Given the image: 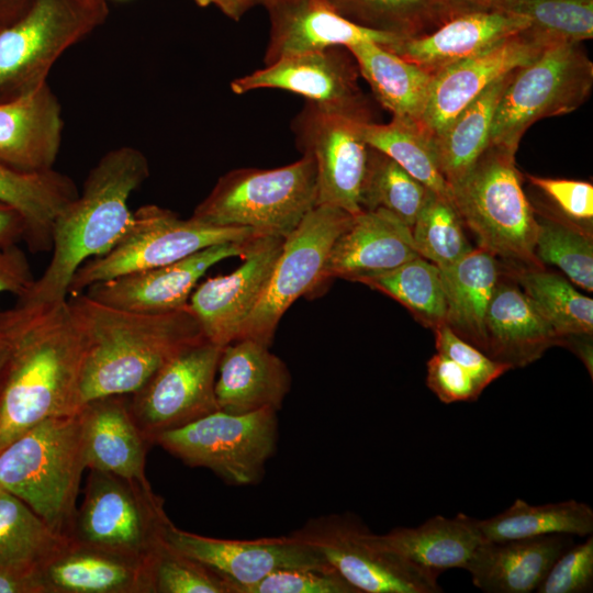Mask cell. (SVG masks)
<instances>
[{"instance_id": "obj_1", "label": "cell", "mask_w": 593, "mask_h": 593, "mask_svg": "<svg viewBox=\"0 0 593 593\" xmlns=\"http://www.w3.org/2000/svg\"><path fill=\"white\" fill-rule=\"evenodd\" d=\"M86 337L68 301L16 300L0 365V451L37 423L81 407Z\"/></svg>"}, {"instance_id": "obj_2", "label": "cell", "mask_w": 593, "mask_h": 593, "mask_svg": "<svg viewBox=\"0 0 593 593\" xmlns=\"http://www.w3.org/2000/svg\"><path fill=\"white\" fill-rule=\"evenodd\" d=\"M67 301L86 337L81 406L96 398L137 391L171 357L205 338L189 305L142 313L105 305L86 293Z\"/></svg>"}, {"instance_id": "obj_3", "label": "cell", "mask_w": 593, "mask_h": 593, "mask_svg": "<svg viewBox=\"0 0 593 593\" xmlns=\"http://www.w3.org/2000/svg\"><path fill=\"white\" fill-rule=\"evenodd\" d=\"M146 156L121 146L104 154L89 171L82 191L57 215L52 231V257L42 276L19 301L53 304L67 300L78 268L113 249L131 228L132 193L147 179Z\"/></svg>"}, {"instance_id": "obj_4", "label": "cell", "mask_w": 593, "mask_h": 593, "mask_svg": "<svg viewBox=\"0 0 593 593\" xmlns=\"http://www.w3.org/2000/svg\"><path fill=\"white\" fill-rule=\"evenodd\" d=\"M80 410L44 419L0 451V489L26 503L55 533L69 537L86 469Z\"/></svg>"}, {"instance_id": "obj_5", "label": "cell", "mask_w": 593, "mask_h": 593, "mask_svg": "<svg viewBox=\"0 0 593 593\" xmlns=\"http://www.w3.org/2000/svg\"><path fill=\"white\" fill-rule=\"evenodd\" d=\"M515 154L488 145L450 188L451 201L478 246L506 264L545 267L535 255L537 220L522 187Z\"/></svg>"}, {"instance_id": "obj_6", "label": "cell", "mask_w": 593, "mask_h": 593, "mask_svg": "<svg viewBox=\"0 0 593 593\" xmlns=\"http://www.w3.org/2000/svg\"><path fill=\"white\" fill-rule=\"evenodd\" d=\"M317 205L311 157L272 169L238 168L219 178L191 217L221 227H246L287 237Z\"/></svg>"}, {"instance_id": "obj_7", "label": "cell", "mask_w": 593, "mask_h": 593, "mask_svg": "<svg viewBox=\"0 0 593 593\" xmlns=\"http://www.w3.org/2000/svg\"><path fill=\"white\" fill-rule=\"evenodd\" d=\"M107 1L32 0L0 30V102L47 82L55 61L107 19Z\"/></svg>"}, {"instance_id": "obj_8", "label": "cell", "mask_w": 593, "mask_h": 593, "mask_svg": "<svg viewBox=\"0 0 593 593\" xmlns=\"http://www.w3.org/2000/svg\"><path fill=\"white\" fill-rule=\"evenodd\" d=\"M171 523L148 481L90 470L68 538L149 562Z\"/></svg>"}, {"instance_id": "obj_9", "label": "cell", "mask_w": 593, "mask_h": 593, "mask_svg": "<svg viewBox=\"0 0 593 593\" xmlns=\"http://www.w3.org/2000/svg\"><path fill=\"white\" fill-rule=\"evenodd\" d=\"M593 87V63L580 43H558L519 67L504 90L489 145L516 153L528 127L545 118L580 108Z\"/></svg>"}, {"instance_id": "obj_10", "label": "cell", "mask_w": 593, "mask_h": 593, "mask_svg": "<svg viewBox=\"0 0 593 593\" xmlns=\"http://www.w3.org/2000/svg\"><path fill=\"white\" fill-rule=\"evenodd\" d=\"M259 235L246 227H221L155 205L134 212L131 228L109 253L82 264L72 277L68 295L91 284L134 271L178 261L203 248L223 243H243Z\"/></svg>"}, {"instance_id": "obj_11", "label": "cell", "mask_w": 593, "mask_h": 593, "mask_svg": "<svg viewBox=\"0 0 593 593\" xmlns=\"http://www.w3.org/2000/svg\"><path fill=\"white\" fill-rule=\"evenodd\" d=\"M277 411L247 414L216 411L153 439L190 467L210 469L232 485L258 483L278 441Z\"/></svg>"}, {"instance_id": "obj_12", "label": "cell", "mask_w": 593, "mask_h": 593, "mask_svg": "<svg viewBox=\"0 0 593 593\" xmlns=\"http://www.w3.org/2000/svg\"><path fill=\"white\" fill-rule=\"evenodd\" d=\"M315 548L360 593H439L438 575L393 549L350 513L309 519L291 533Z\"/></svg>"}, {"instance_id": "obj_13", "label": "cell", "mask_w": 593, "mask_h": 593, "mask_svg": "<svg viewBox=\"0 0 593 593\" xmlns=\"http://www.w3.org/2000/svg\"><path fill=\"white\" fill-rule=\"evenodd\" d=\"M353 216L332 205H316L306 214L284 238L266 290L237 339L250 338L271 346L284 312L300 296L314 292L334 240Z\"/></svg>"}, {"instance_id": "obj_14", "label": "cell", "mask_w": 593, "mask_h": 593, "mask_svg": "<svg viewBox=\"0 0 593 593\" xmlns=\"http://www.w3.org/2000/svg\"><path fill=\"white\" fill-rule=\"evenodd\" d=\"M222 347L206 338L171 357L137 391L130 412L146 440L219 411L215 379Z\"/></svg>"}, {"instance_id": "obj_15", "label": "cell", "mask_w": 593, "mask_h": 593, "mask_svg": "<svg viewBox=\"0 0 593 593\" xmlns=\"http://www.w3.org/2000/svg\"><path fill=\"white\" fill-rule=\"evenodd\" d=\"M360 123L310 101L293 119L296 147L315 165L317 205L336 206L353 215L362 211L370 146L362 138Z\"/></svg>"}, {"instance_id": "obj_16", "label": "cell", "mask_w": 593, "mask_h": 593, "mask_svg": "<svg viewBox=\"0 0 593 593\" xmlns=\"http://www.w3.org/2000/svg\"><path fill=\"white\" fill-rule=\"evenodd\" d=\"M356 59L345 46L279 59L234 79L231 89L244 94L280 89L305 98L324 110L359 122H373L368 97L359 86Z\"/></svg>"}, {"instance_id": "obj_17", "label": "cell", "mask_w": 593, "mask_h": 593, "mask_svg": "<svg viewBox=\"0 0 593 593\" xmlns=\"http://www.w3.org/2000/svg\"><path fill=\"white\" fill-rule=\"evenodd\" d=\"M284 238L254 236L245 244L238 268L198 283L188 305L208 340L223 347L237 339L266 290Z\"/></svg>"}, {"instance_id": "obj_18", "label": "cell", "mask_w": 593, "mask_h": 593, "mask_svg": "<svg viewBox=\"0 0 593 593\" xmlns=\"http://www.w3.org/2000/svg\"><path fill=\"white\" fill-rule=\"evenodd\" d=\"M530 27L434 76L421 126L433 138L494 81L561 43Z\"/></svg>"}, {"instance_id": "obj_19", "label": "cell", "mask_w": 593, "mask_h": 593, "mask_svg": "<svg viewBox=\"0 0 593 593\" xmlns=\"http://www.w3.org/2000/svg\"><path fill=\"white\" fill-rule=\"evenodd\" d=\"M166 540L227 579L234 593H243L279 570L331 567L315 548L292 534L251 540L219 539L182 530L171 523Z\"/></svg>"}, {"instance_id": "obj_20", "label": "cell", "mask_w": 593, "mask_h": 593, "mask_svg": "<svg viewBox=\"0 0 593 593\" xmlns=\"http://www.w3.org/2000/svg\"><path fill=\"white\" fill-rule=\"evenodd\" d=\"M246 242L213 245L168 265L91 284L82 293L105 305L134 312L180 310L188 306L204 273L223 259L242 256Z\"/></svg>"}, {"instance_id": "obj_21", "label": "cell", "mask_w": 593, "mask_h": 593, "mask_svg": "<svg viewBox=\"0 0 593 593\" xmlns=\"http://www.w3.org/2000/svg\"><path fill=\"white\" fill-rule=\"evenodd\" d=\"M417 256L411 227L387 210H365L334 240L315 290L333 279L361 282Z\"/></svg>"}, {"instance_id": "obj_22", "label": "cell", "mask_w": 593, "mask_h": 593, "mask_svg": "<svg viewBox=\"0 0 593 593\" xmlns=\"http://www.w3.org/2000/svg\"><path fill=\"white\" fill-rule=\"evenodd\" d=\"M270 29L264 64L345 46L374 42L389 47L400 36L356 25L339 15L325 0H289L267 9Z\"/></svg>"}, {"instance_id": "obj_23", "label": "cell", "mask_w": 593, "mask_h": 593, "mask_svg": "<svg viewBox=\"0 0 593 593\" xmlns=\"http://www.w3.org/2000/svg\"><path fill=\"white\" fill-rule=\"evenodd\" d=\"M38 593H149L148 562L67 538L36 569Z\"/></svg>"}, {"instance_id": "obj_24", "label": "cell", "mask_w": 593, "mask_h": 593, "mask_svg": "<svg viewBox=\"0 0 593 593\" xmlns=\"http://www.w3.org/2000/svg\"><path fill=\"white\" fill-rule=\"evenodd\" d=\"M61 132L60 103L47 82L0 102V163L23 172L51 170Z\"/></svg>"}, {"instance_id": "obj_25", "label": "cell", "mask_w": 593, "mask_h": 593, "mask_svg": "<svg viewBox=\"0 0 593 593\" xmlns=\"http://www.w3.org/2000/svg\"><path fill=\"white\" fill-rule=\"evenodd\" d=\"M269 348L250 338L222 347L214 387L220 411L239 415L281 409L290 391L291 374Z\"/></svg>"}, {"instance_id": "obj_26", "label": "cell", "mask_w": 593, "mask_h": 593, "mask_svg": "<svg viewBox=\"0 0 593 593\" xmlns=\"http://www.w3.org/2000/svg\"><path fill=\"white\" fill-rule=\"evenodd\" d=\"M528 27L521 16L495 10L474 11L452 16L432 32L403 38L387 49L435 76Z\"/></svg>"}, {"instance_id": "obj_27", "label": "cell", "mask_w": 593, "mask_h": 593, "mask_svg": "<svg viewBox=\"0 0 593 593\" xmlns=\"http://www.w3.org/2000/svg\"><path fill=\"white\" fill-rule=\"evenodd\" d=\"M485 350L510 369L539 359L560 338L530 300L501 267L484 321Z\"/></svg>"}, {"instance_id": "obj_28", "label": "cell", "mask_w": 593, "mask_h": 593, "mask_svg": "<svg viewBox=\"0 0 593 593\" xmlns=\"http://www.w3.org/2000/svg\"><path fill=\"white\" fill-rule=\"evenodd\" d=\"M80 414L89 470L148 481L145 465L150 444L130 412L128 394L92 399L83 403Z\"/></svg>"}, {"instance_id": "obj_29", "label": "cell", "mask_w": 593, "mask_h": 593, "mask_svg": "<svg viewBox=\"0 0 593 593\" xmlns=\"http://www.w3.org/2000/svg\"><path fill=\"white\" fill-rule=\"evenodd\" d=\"M572 545L570 535H546L485 541L467 571L473 585L488 593L536 591L558 557Z\"/></svg>"}, {"instance_id": "obj_30", "label": "cell", "mask_w": 593, "mask_h": 593, "mask_svg": "<svg viewBox=\"0 0 593 593\" xmlns=\"http://www.w3.org/2000/svg\"><path fill=\"white\" fill-rule=\"evenodd\" d=\"M382 537L411 562L438 577L448 569L467 570L486 541L479 519L463 513L437 515L416 527H395Z\"/></svg>"}, {"instance_id": "obj_31", "label": "cell", "mask_w": 593, "mask_h": 593, "mask_svg": "<svg viewBox=\"0 0 593 593\" xmlns=\"http://www.w3.org/2000/svg\"><path fill=\"white\" fill-rule=\"evenodd\" d=\"M446 301V325L484 353V321L501 275L495 256L477 246L457 262L439 269Z\"/></svg>"}, {"instance_id": "obj_32", "label": "cell", "mask_w": 593, "mask_h": 593, "mask_svg": "<svg viewBox=\"0 0 593 593\" xmlns=\"http://www.w3.org/2000/svg\"><path fill=\"white\" fill-rule=\"evenodd\" d=\"M79 191L68 176L54 169L23 172L0 163V202L24 219V243L32 253L52 249L53 224Z\"/></svg>"}, {"instance_id": "obj_33", "label": "cell", "mask_w": 593, "mask_h": 593, "mask_svg": "<svg viewBox=\"0 0 593 593\" xmlns=\"http://www.w3.org/2000/svg\"><path fill=\"white\" fill-rule=\"evenodd\" d=\"M347 48L377 101L392 116L421 125L434 76L374 42Z\"/></svg>"}, {"instance_id": "obj_34", "label": "cell", "mask_w": 593, "mask_h": 593, "mask_svg": "<svg viewBox=\"0 0 593 593\" xmlns=\"http://www.w3.org/2000/svg\"><path fill=\"white\" fill-rule=\"evenodd\" d=\"M515 70L489 86L432 138L439 170L450 188L468 174L488 147L497 103Z\"/></svg>"}, {"instance_id": "obj_35", "label": "cell", "mask_w": 593, "mask_h": 593, "mask_svg": "<svg viewBox=\"0 0 593 593\" xmlns=\"http://www.w3.org/2000/svg\"><path fill=\"white\" fill-rule=\"evenodd\" d=\"M503 270L521 287L560 339L593 333V300L569 279L545 267L507 264Z\"/></svg>"}, {"instance_id": "obj_36", "label": "cell", "mask_w": 593, "mask_h": 593, "mask_svg": "<svg viewBox=\"0 0 593 593\" xmlns=\"http://www.w3.org/2000/svg\"><path fill=\"white\" fill-rule=\"evenodd\" d=\"M486 541L532 538L561 534L588 537L593 532L591 506L575 500L542 505H530L522 499L485 519H479Z\"/></svg>"}, {"instance_id": "obj_37", "label": "cell", "mask_w": 593, "mask_h": 593, "mask_svg": "<svg viewBox=\"0 0 593 593\" xmlns=\"http://www.w3.org/2000/svg\"><path fill=\"white\" fill-rule=\"evenodd\" d=\"M360 132L369 146L393 159L428 190L451 199L450 187L437 164L433 139L419 124L392 116L385 124L361 122Z\"/></svg>"}, {"instance_id": "obj_38", "label": "cell", "mask_w": 593, "mask_h": 593, "mask_svg": "<svg viewBox=\"0 0 593 593\" xmlns=\"http://www.w3.org/2000/svg\"><path fill=\"white\" fill-rule=\"evenodd\" d=\"M360 283L401 303L427 328L434 331L446 324V301L439 268L421 256L390 271L366 278Z\"/></svg>"}, {"instance_id": "obj_39", "label": "cell", "mask_w": 593, "mask_h": 593, "mask_svg": "<svg viewBox=\"0 0 593 593\" xmlns=\"http://www.w3.org/2000/svg\"><path fill=\"white\" fill-rule=\"evenodd\" d=\"M67 538L22 500L0 489V566L36 568Z\"/></svg>"}, {"instance_id": "obj_40", "label": "cell", "mask_w": 593, "mask_h": 593, "mask_svg": "<svg viewBox=\"0 0 593 593\" xmlns=\"http://www.w3.org/2000/svg\"><path fill=\"white\" fill-rule=\"evenodd\" d=\"M339 15L365 29L402 38L432 32L449 20L432 0H325Z\"/></svg>"}, {"instance_id": "obj_41", "label": "cell", "mask_w": 593, "mask_h": 593, "mask_svg": "<svg viewBox=\"0 0 593 593\" xmlns=\"http://www.w3.org/2000/svg\"><path fill=\"white\" fill-rule=\"evenodd\" d=\"M534 206V205H533ZM538 228L535 255L555 265L577 287L593 290L592 233L560 217L550 209L534 206Z\"/></svg>"}, {"instance_id": "obj_42", "label": "cell", "mask_w": 593, "mask_h": 593, "mask_svg": "<svg viewBox=\"0 0 593 593\" xmlns=\"http://www.w3.org/2000/svg\"><path fill=\"white\" fill-rule=\"evenodd\" d=\"M428 189L385 154L370 146L361 210L383 209L412 227Z\"/></svg>"}, {"instance_id": "obj_43", "label": "cell", "mask_w": 593, "mask_h": 593, "mask_svg": "<svg viewBox=\"0 0 593 593\" xmlns=\"http://www.w3.org/2000/svg\"><path fill=\"white\" fill-rule=\"evenodd\" d=\"M463 226L451 199L429 190L411 227L417 254L439 269L457 262L473 249Z\"/></svg>"}, {"instance_id": "obj_44", "label": "cell", "mask_w": 593, "mask_h": 593, "mask_svg": "<svg viewBox=\"0 0 593 593\" xmlns=\"http://www.w3.org/2000/svg\"><path fill=\"white\" fill-rule=\"evenodd\" d=\"M490 9L524 18L530 29L563 42L593 37V0H490Z\"/></svg>"}, {"instance_id": "obj_45", "label": "cell", "mask_w": 593, "mask_h": 593, "mask_svg": "<svg viewBox=\"0 0 593 593\" xmlns=\"http://www.w3.org/2000/svg\"><path fill=\"white\" fill-rule=\"evenodd\" d=\"M149 593H234L232 583L167 540L148 562Z\"/></svg>"}, {"instance_id": "obj_46", "label": "cell", "mask_w": 593, "mask_h": 593, "mask_svg": "<svg viewBox=\"0 0 593 593\" xmlns=\"http://www.w3.org/2000/svg\"><path fill=\"white\" fill-rule=\"evenodd\" d=\"M243 593H360L333 567L272 572Z\"/></svg>"}, {"instance_id": "obj_47", "label": "cell", "mask_w": 593, "mask_h": 593, "mask_svg": "<svg viewBox=\"0 0 593 593\" xmlns=\"http://www.w3.org/2000/svg\"><path fill=\"white\" fill-rule=\"evenodd\" d=\"M527 179L550 200L552 212L592 233L593 186L590 182L532 175H527Z\"/></svg>"}, {"instance_id": "obj_48", "label": "cell", "mask_w": 593, "mask_h": 593, "mask_svg": "<svg viewBox=\"0 0 593 593\" xmlns=\"http://www.w3.org/2000/svg\"><path fill=\"white\" fill-rule=\"evenodd\" d=\"M593 584V537L571 545L551 566L538 593H582Z\"/></svg>"}, {"instance_id": "obj_49", "label": "cell", "mask_w": 593, "mask_h": 593, "mask_svg": "<svg viewBox=\"0 0 593 593\" xmlns=\"http://www.w3.org/2000/svg\"><path fill=\"white\" fill-rule=\"evenodd\" d=\"M433 332L437 353L450 358L467 370L482 390L510 370V367L505 363L490 358L483 351L460 338L446 324Z\"/></svg>"}, {"instance_id": "obj_50", "label": "cell", "mask_w": 593, "mask_h": 593, "mask_svg": "<svg viewBox=\"0 0 593 593\" xmlns=\"http://www.w3.org/2000/svg\"><path fill=\"white\" fill-rule=\"evenodd\" d=\"M426 384L445 404L474 401L483 391L467 370L439 353L427 361Z\"/></svg>"}, {"instance_id": "obj_51", "label": "cell", "mask_w": 593, "mask_h": 593, "mask_svg": "<svg viewBox=\"0 0 593 593\" xmlns=\"http://www.w3.org/2000/svg\"><path fill=\"white\" fill-rule=\"evenodd\" d=\"M35 279L26 255L16 244L0 247V293L19 298L31 289Z\"/></svg>"}, {"instance_id": "obj_52", "label": "cell", "mask_w": 593, "mask_h": 593, "mask_svg": "<svg viewBox=\"0 0 593 593\" xmlns=\"http://www.w3.org/2000/svg\"><path fill=\"white\" fill-rule=\"evenodd\" d=\"M36 569L0 566V593H38Z\"/></svg>"}, {"instance_id": "obj_53", "label": "cell", "mask_w": 593, "mask_h": 593, "mask_svg": "<svg viewBox=\"0 0 593 593\" xmlns=\"http://www.w3.org/2000/svg\"><path fill=\"white\" fill-rule=\"evenodd\" d=\"M26 224L23 216L12 206L0 202V247L24 240Z\"/></svg>"}, {"instance_id": "obj_54", "label": "cell", "mask_w": 593, "mask_h": 593, "mask_svg": "<svg viewBox=\"0 0 593 593\" xmlns=\"http://www.w3.org/2000/svg\"><path fill=\"white\" fill-rule=\"evenodd\" d=\"M559 346L573 351L584 363L591 378L593 376L592 334L570 335L560 339Z\"/></svg>"}, {"instance_id": "obj_55", "label": "cell", "mask_w": 593, "mask_h": 593, "mask_svg": "<svg viewBox=\"0 0 593 593\" xmlns=\"http://www.w3.org/2000/svg\"><path fill=\"white\" fill-rule=\"evenodd\" d=\"M199 7L214 5L226 16L234 21H239L242 16L256 4L259 0H191Z\"/></svg>"}, {"instance_id": "obj_56", "label": "cell", "mask_w": 593, "mask_h": 593, "mask_svg": "<svg viewBox=\"0 0 593 593\" xmlns=\"http://www.w3.org/2000/svg\"><path fill=\"white\" fill-rule=\"evenodd\" d=\"M443 2L451 18L474 11L491 10L490 0H443Z\"/></svg>"}, {"instance_id": "obj_57", "label": "cell", "mask_w": 593, "mask_h": 593, "mask_svg": "<svg viewBox=\"0 0 593 593\" xmlns=\"http://www.w3.org/2000/svg\"><path fill=\"white\" fill-rule=\"evenodd\" d=\"M32 0H0V21L8 25L19 19Z\"/></svg>"}, {"instance_id": "obj_58", "label": "cell", "mask_w": 593, "mask_h": 593, "mask_svg": "<svg viewBox=\"0 0 593 593\" xmlns=\"http://www.w3.org/2000/svg\"><path fill=\"white\" fill-rule=\"evenodd\" d=\"M9 312L7 310H0V365L8 347V333H9Z\"/></svg>"}, {"instance_id": "obj_59", "label": "cell", "mask_w": 593, "mask_h": 593, "mask_svg": "<svg viewBox=\"0 0 593 593\" xmlns=\"http://www.w3.org/2000/svg\"><path fill=\"white\" fill-rule=\"evenodd\" d=\"M284 1H289V0H259V4H262L266 9H269Z\"/></svg>"}, {"instance_id": "obj_60", "label": "cell", "mask_w": 593, "mask_h": 593, "mask_svg": "<svg viewBox=\"0 0 593 593\" xmlns=\"http://www.w3.org/2000/svg\"><path fill=\"white\" fill-rule=\"evenodd\" d=\"M432 1L435 2L439 8H441L448 14L449 18H451V15L448 12V10L446 9L443 0H432Z\"/></svg>"}, {"instance_id": "obj_61", "label": "cell", "mask_w": 593, "mask_h": 593, "mask_svg": "<svg viewBox=\"0 0 593 593\" xmlns=\"http://www.w3.org/2000/svg\"><path fill=\"white\" fill-rule=\"evenodd\" d=\"M5 26L1 21H0V30Z\"/></svg>"}, {"instance_id": "obj_62", "label": "cell", "mask_w": 593, "mask_h": 593, "mask_svg": "<svg viewBox=\"0 0 593 593\" xmlns=\"http://www.w3.org/2000/svg\"><path fill=\"white\" fill-rule=\"evenodd\" d=\"M92 1H107V0H92Z\"/></svg>"}]
</instances>
